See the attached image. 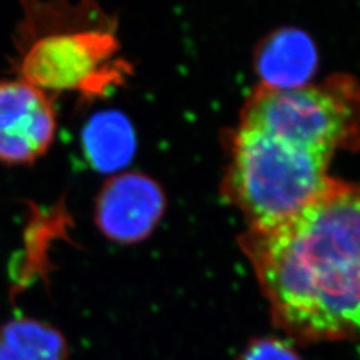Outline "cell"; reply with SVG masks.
I'll use <instances>...</instances> for the list:
<instances>
[{"label": "cell", "mask_w": 360, "mask_h": 360, "mask_svg": "<svg viewBox=\"0 0 360 360\" xmlns=\"http://www.w3.org/2000/svg\"><path fill=\"white\" fill-rule=\"evenodd\" d=\"M239 245L290 340H360V184L330 177L297 215L245 230Z\"/></svg>", "instance_id": "6da1fadb"}, {"label": "cell", "mask_w": 360, "mask_h": 360, "mask_svg": "<svg viewBox=\"0 0 360 360\" xmlns=\"http://www.w3.org/2000/svg\"><path fill=\"white\" fill-rule=\"evenodd\" d=\"M13 44L17 77L58 96L89 99L119 86L129 66L117 58L115 25L94 0H20Z\"/></svg>", "instance_id": "7a4b0ae2"}, {"label": "cell", "mask_w": 360, "mask_h": 360, "mask_svg": "<svg viewBox=\"0 0 360 360\" xmlns=\"http://www.w3.org/2000/svg\"><path fill=\"white\" fill-rule=\"evenodd\" d=\"M330 161L326 155L238 125L230 134L221 194L242 213L246 230L275 229L321 193L332 177Z\"/></svg>", "instance_id": "3957f363"}, {"label": "cell", "mask_w": 360, "mask_h": 360, "mask_svg": "<svg viewBox=\"0 0 360 360\" xmlns=\"http://www.w3.org/2000/svg\"><path fill=\"white\" fill-rule=\"evenodd\" d=\"M239 127L333 158L360 150V83L336 72L296 87L258 84L240 110Z\"/></svg>", "instance_id": "277c9868"}, {"label": "cell", "mask_w": 360, "mask_h": 360, "mask_svg": "<svg viewBox=\"0 0 360 360\" xmlns=\"http://www.w3.org/2000/svg\"><path fill=\"white\" fill-rule=\"evenodd\" d=\"M58 134L54 96L15 78L0 80V164L32 165L49 153Z\"/></svg>", "instance_id": "5b68a950"}, {"label": "cell", "mask_w": 360, "mask_h": 360, "mask_svg": "<svg viewBox=\"0 0 360 360\" xmlns=\"http://www.w3.org/2000/svg\"><path fill=\"white\" fill-rule=\"evenodd\" d=\"M167 198L160 184L139 172L112 174L95 201V224L107 239L137 243L160 224Z\"/></svg>", "instance_id": "8992f818"}, {"label": "cell", "mask_w": 360, "mask_h": 360, "mask_svg": "<svg viewBox=\"0 0 360 360\" xmlns=\"http://www.w3.org/2000/svg\"><path fill=\"white\" fill-rule=\"evenodd\" d=\"M254 63L260 84L296 87L311 82L319 58L308 35L296 29H281L258 45Z\"/></svg>", "instance_id": "52a82bcc"}, {"label": "cell", "mask_w": 360, "mask_h": 360, "mask_svg": "<svg viewBox=\"0 0 360 360\" xmlns=\"http://www.w3.org/2000/svg\"><path fill=\"white\" fill-rule=\"evenodd\" d=\"M83 150L95 170L116 173L125 168L135 152L129 120L117 111L98 112L83 129Z\"/></svg>", "instance_id": "ba28073f"}, {"label": "cell", "mask_w": 360, "mask_h": 360, "mask_svg": "<svg viewBox=\"0 0 360 360\" xmlns=\"http://www.w3.org/2000/svg\"><path fill=\"white\" fill-rule=\"evenodd\" d=\"M60 330L35 319H14L0 328V360H68Z\"/></svg>", "instance_id": "9c48e42d"}, {"label": "cell", "mask_w": 360, "mask_h": 360, "mask_svg": "<svg viewBox=\"0 0 360 360\" xmlns=\"http://www.w3.org/2000/svg\"><path fill=\"white\" fill-rule=\"evenodd\" d=\"M234 360H303L288 340L275 336L254 338Z\"/></svg>", "instance_id": "30bf717a"}]
</instances>
